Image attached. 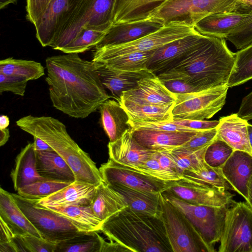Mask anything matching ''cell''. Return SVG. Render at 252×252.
<instances>
[{
  "label": "cell",
  "instance_id": "54",
  "mask_svg": "<svg viewBox=\"0 0 252 252\" xmlns=\"http://www.w3.org/2000/svg\"><path fill=\"white\" fill-rule=\"evenodd\" d=\"M236 114L247 121L252 120V91L243 98Z\"/></svg>",
  "mask_w": 252,
  "mask_h": 252
},
{
  "label": "cell",
  "instance_id": "26",
  "mask_svg": "<svg viewBox=\"0 0 252 252\" xmlns=\"http://www.w3.org/2000/svg\"><path fill=\"white\" fill-rule=\"evenodd\" d=\"M0 218L16 235H31L41 237L16 203L12 193L0 189Z\"/></svg>",
  "mask_w": 252,
  "mask_h": 252
},
{
  "label": "cell",
  "instance_id": "37",
  "mask_svg": "<svg viewBox=\"0 0 252 252\" xmlns=\"http://www.w3.org/2000/svg\"><path fill=\"white\" fill-rule=\"evenodd\" d=\"M0 73L15 75L28 80H36L45 74L40 63L9 57L0 61Z\"/></svg>",
  "mask_w": 252,
  "mask_h": 252
},
{
  "label": "cell",
  "instance_id": "35",
  "mask_svg": "<svg viewBox=\"0 0 252 252\" xmlns=\"http://www.w3.org/2000/svg\"><path fill=\"white\" fill-rule=\"evenodd\" d=\"M155 50L130 53L94 63L116 71H141L148 69V62Z\"/></svg>",
  "mask_w": 252,
  "mask_h": 252
},
{
  "label": "cell",
  "instance_id": "45",
  "mask_svg": "<svg viewBox=\"0 0 252 252\" xmlns=\"http://www.w3.org/2000/svg\"><path fill=\"white\" fill-rule=\"evenodd\" d=\"M131 130L146 129L175 132H198L188 127L178 125L171 121L135 122L129 120Z\"/></svg>",
  "mask_w": 252,
  "mask_h": 252
},
{
  "label": "cell",
  "instance_id": "9",
  "mask_svg": "<svg viewBox=\"0 0 252 252\" xmlns=\"http://www.w3.org/2000/svg\"><path fill=\"white\" fill-rule=\"evenodd\" d=\"M162 193L185 215L206 244L215 252L214 245L220 241L226 213L231 206L216 207L195 205Z\"/></svg>",
  "mask_w": 252,
  "mask_h": 252
},
{
  "label": "cell",
  "instance_id": "19",
  "mask_svg": "<svg viewBox=\"0 0 252 252\" xmlns=\"http://www.w3.org/2000/svg\"><path fill=\"white\" fill-rule=\"evenodd\" d=\"M221 170L232 189L246 200L248 185L252 177V154L246 151L234 150Z\"/></svg>",
  "mask_w": 252,
  "mask_h": 252
},
{
  "label": "cell",
  "instance_id": "1",
  "mask_svg": "<svg viewBox=\"0 0 252 252\" xmlns=\"http://www.w3.org/2000/svg\"><path fill=\"white\" fill-rule=\"evenodd\" d=\"M45 62L50 98L58 110L84 119L109 99L93 62L68 53L48 57Z\"/></svg>",
  "mask_w": 252,
  "mask_h": 252
},
{
  "label": "cell",
  "instance_id": "52",
  "mask_svg": "<svg viewBox=\"0 0 252 252\" xmlns=\"http://www.w3.org/2000/svg\"><path fill=\"white\" fill-rule=\"evenodd\" d=\"M173 122L181 126L189 127L197 131H202L216 128L219 124V120H196L173 118Z\"/></svg>",
  "mask_w": 252,
  "mask_h": 252
},
{
  "label": "cell",
  "instance_id": "11",
  "mask_svg": "<svg viewBox=\"0 0 252 252\" xmlns=\"http://www.w3.org/2000/svg\"><path fill=\"white\" fill-rule=\"evenodd\" d=\"M220 252H252V208L235 202L226 212Z\"/></svg>",
  "mask_w": 252,
  "mask_h": 252
},
{
  "label": "cell",
  "instance_id": "59",
  "mask_svg": "<svg viewBox=\"0 0 252 252\" xmlns=\"http://www.w3.org/2000/svg\"><path fill=\"white\" fill-rule=\"evenodd\" d=\"M8 128L0 129V146L4 145L8 141L9 138Z\"/></svg>",
  "mask_w": 252,
  "mask_h": 252
},
{
  "label": "cell",
  "instance_id": "55",
  "mask_svg": "<svg viewBox=\"0 0 252 252\" xmlns=\"http://www.w3.org/2000/svg\"><path fill=\"white\" fill-rule=\"evenodd\" d=\"M0 244L10 242L16 234L2 219L0 218Z\"/></svg>",
  "mask_w": 252,
  "mask_h": 252
},
{
  "label": "cell",
  "instance_id": "46",
  "mask_svg": "<svg viewBox=\"0 0 252 252\" xmlns=\"http://www.w3.org/2000/svg\"><path fill=\"white\" fill-rule=\"evenodd\" d=\"M250 13L226 38L237 49H242L252 44V12Z\"/></svg>",
  "mask_w": 252,
  "mask_h": 252
},
{
  "label": "cell",
  "instance_id": "18",
  "mask_svg": "<svg viewBox=\"0 0 252 252\" xmlns=\"http://www.w3.org/2000/svg\"><path fill=\"white\" fill-rule=\"evenodd\" d=\"M164 26L159 19H146L113 24L95 47L118 45L132 42L154 33Z\"/></svg>",
  "mask_w": 252,
  "mask_h": 252
},
{
  "label": "cell",
  "instance_id": "44",
  "mask_svg": "<svg viewBox=\"0 0 252 252\" xmlns=\"http://www.w3.org/2000/svg\"><path fill=\"white\" fill-rule=\"evenodd\" d=\"M155 152L141 165L136 167H127L163 181L171 182L182 179L178 174L171 172L162 167L155 156Z\"/></svg>",
  "mask_w": 252,
  "mask_h": 252
},
{
  "label": "cell",
  "instance_id": "42",
  "mask_svg": "<svg viewBox=\"0 0 252 252\" xmlns=\"http://www.w3.org/2000/svg\"><path fill=\"white\" fill-rule=\"evenodd\" d=\"M105 34V32L83 28L61 51L66 54L84 52L97 45Z\"/></svg>",
  "mask_w": 252,
  "mask_h": 252
},
{
  "label": "cell",
  "instance_id": "5",
  "mask_svg": "<svg viewBox=\"0 0 252 252\" xmlns=\"http://www.w3.org/2000/svg\"><path fill=\"white\" fill-rule=\"evenodd\" d=\"M115 0H81L51 46L61 51L83 28L106 32L113 25Z\"/></svg>",
  "mask_w": 252,
  "mask_h": 252
},
{
  "label": "cell",
  "instance_id": "33",
  "mask_svg": "<svg viewBox=\"0 0 252 252\" xmlns=\"http://www.w3.org/2000/svg\"><path fill=\"white\" fill-rule=\"evenodd\" d=\"M70 220L80 231H99L102 221L93 212L91 206L68 205L44 207Z\"/></svg>",
  "mask_w": 252,
  "mask_h": 252
},
{
  "label": "cell",
  "instance_id": "8",
  "mask_svg": "<svg viewBox=\"0 0 252 252\" xmlns=\"http://www.w3.org/2000/svg\"><path fill=\"white\" fill-rule=\"evenodd\" d=\"M18 206L42 238L58 243L82 232L66 218L37 204V200L12 193Z\"/></svg>",
  "mask_w": 252,
  "mask_h": 252
},
{
  "label": "cell",
  "instance_id": "22",
  "mask_svg": "<svg viewBox=\"0 0 252 252\" xmlns=\"http://www.w3.org/2000/svg\"><path fill=\"white\" fill-rule=\"evenodd\" d=\"M131 130L134 139L140 145L147 149L155 151H169L181 147L197 132L146 129Z\"/></svg>",
  "mask_w": 252,
  "mask_h": 252
},
{
  "label": "cell",
  "instance_id": "3",
  "mask_svg": "<svg viewBox=\"0 0 252 252\" xmlns=\"http://www.w3.org/2000/svg\"><path fill=\"white\" fill-rule=\"evenodd\" d=\"M234 61L235 53L224 39L206 36L189 57L168 70L199 92L227 85Z\"/></svg>",
  "mask_w": 252,
  "mask_h": 252
},
{
  "label": "cell",
  "instance_id": "4",
  "mask_svg": "<svg viewBox=\"0 0 252 252\" xmlns=\"http://www.w3.org/2000/svg\"><path fill=\"white\" fill-rule=\"evenodd\" d=\"M16 124L24 131L49 145L68 164L76 181L96 186L103 182L95 163L71 137L62 122L50 116L28 115Z\"/></svg>",
  "mask_w": 252,
  "mask_h": 252
},
{
  "label": "cell",
  "instance_id": "17",
  "mask_svg": "<svg viewBox=\"0 0 252 252\" xmlns=\"http://www.w3.org/2000/svg\"><path fill=\"white\" fill-rule=\"evenodd\" d=\"M176 95L170 92L155 74L144 77L134 88L124 92L120 100L139 105L166 106L175 103Z\"/></svg>",
  "mask_w": 252,
  "mask_h": 252
},
{
  "label": "cell",
  "instance_id": "2",
  "mask_svg": "<svg viewBox=\"0 0 252 252\" xmlns=\"http://www.w3.org/2000/svg\"><path fill=\"white\" fill-rule=\"evenodd\" d=\"M100 231L129 252H173L160 217L128 206L103 221Z\"/></svg>",
  "mask_w": 252,
  "mask_h": 252
},
{
  "label": "cell",
  "instance_id": "24",
  "mask_svg": "<svg viewBox=\"0 0 252 252\" xmlns=\"http://www.w3.org/2000/svg\"><path fill=\"white\" fill-rule=\"evenodd\" d=\"M94 63L102 85L118 101L124 92L136 87L139 80L154 74L148 69L135 72L116 71Z\"/></svg>",
  "mask_w": 252,
  "mask_h": 252
},
{
  "label": "cell",
  "instance_id": "50",
  "mask_svg": "<svg viewBox=\"0 0 252 252\" xmlns=\"http://www.w3.org/2000/svg\"><path fill=\"white\" fill-rule=\"evenodd\" d=\"M22 236L28 252H55L56 243L33 235Z\"/></svg>",
  "mask_w": 252,
  "mask_h": 252
},
{
  "label": "cell",
  "instance_id": "53",
  "mask_svg": "<svg viewBox=\"0 0 252 252\" xmlns=\"http://www.w3.org/2000/svg\"><path fill=\"white\" fill-rule=\"evenodd\" d=\"M155 156L162 167L168 171L178 174L182 176L179 169L168 155L167 151H156Z\"/></svg>",
  "mask_w": 252,
  "mask_h": 252
},
{
  "label": "cell",
  "instance_id": "20",
  "mask_svg": "<svg viewBox=\"0 0 252 252\" xmlns=\"http://www.w3.org/2000/svg\"><path fill=\"white\" fill-rule=\"evenodd\" d=\"M109 158L121 164L136 167L150 158L156 152L143 147L128 129L118 139L108 144Z\"/></svg>",
  "mask_w": 252,
  "mask_h": 252
},
{
  "label": "cell",
  "instance_id": "48",
  "mask_svg": "<svg viewBox=\"0 0 252 252\" xmlns=\"http://www.w3.org/2000/svg\"><path fill=\"white\" fill-rule=\"evenodd\" d=\"M217 128L199 131L181 147L189 151H197L209 146L217 137Z\"/></svg>",
  "mask_w": 252,
  "mask_h": 252
},
{
  "label": "cell",
  "instance_id": "27",
  "mask_svg": "<svg viewBox=\"0 0 252 252\" xmlns=\"http://www.w3.org/2000/svg\"><path fill=\"white\" fill-rule=\"evenodd\" d=\"M36 169L45 179L70 183L76 181L73 170L54 150L36 152Z\"/></svg>",
  "mask_w": 252,
  "mask_h": 252
},
{
  "label": "cell",
  "instance_id": "31",
  "mask_svg": "<svg viewBox=\"0 0 252 252\" xmlns=\"http://www.w3.org/2000/svg\"><path fill=\"white\" fill-rule=\"evenodd\" d=\"M90 206L102 222L128 206L123 195L103 182L97 186Z\"/></svg>",
  "mask_w": 252,
  "mask_h": 252
},
{
  "label": "cell",
  "instance_id": "58",
  "mask_svg": "<svg viewBox=\"0 0 252 252\" xmlns=\"http://www.w3.org/2000/svg\"><path fill=\"white\" fill-rule=\"evenodd\" d=\"M33 137L34 138V148L36 152L53 150L49 145L40 138L36 136H33Z\"/></svg>",
  "mask_w": 252,
  "mask_h": 252
},
{
  "label": "cell",
  "instance_id": "49",
  "mask_svg": "<svg viewBox=\"0 0 252 252\" xmlns=\"http://www.w3.org/2000/svg\"><path fill=\"white\" fill-rule=\"evenodd\" d=\"M157 76L166 88L174 94H183L197 92L193 86L181 78Z\"/></svg>",
  "mask_w": 252,
  "mask_h": 252
},
{
  "label": "cell",
  "instance_id": "61",
  "mask_svg": "<svg viewBox=\"0 0 252 252\" xmlns=\"http://www.w3.org/2000/svg\"><path fill=\"white\" fill-rule=\"evenodd\" d=\"M246 201L252 208V177L248 185V198Z\"/></svg>",
  "mask_w": 252,
  "mask_h": 252
},
{
  "label": "cell",
  "instance_id": "47",
  "mask_svg": "<svg viewBox=\"0 0 252 252\" xmlns=\"http://www.w3.org/2000/svg\"><path fill=\"white\" fill-rule=\"evenodd\" d=\"M28 81L21 77L0 73V93L10 92L23 96L25 94Z\"/></svg>",
  "mask_w": 252,
  "mask_h": 252
},
{
  "label": "cell",
  "instance_id": "15",
  "mask_svg": "<svg viewBox=\"0 0 252 252\" xmlns=\"http://www.w3.org/2000/svg\"><path fill=\"white\" fill-rule=\"evenodd\" d=\"M206 37L196 31L162 46L155 50L147 68L157 75L172 69L189 57Z\"/></svg>",
  "mask_w": 252,
  "mask_h": 252
},
{
  "label": "cell",
  "instance_id": "21",
  "mask_svg": "<svg viewBox=\"0 0 252 252\" xmlns=\"http://www.w3.org/2000/svg\"><path fill=\"white\" fill-rule=\"evenodd\" d=\"M97 186L89 183L75 181L54 193L37 200L41 206L68 205L90 206Z\"/></svg>",
  "mask_w": 252,
  "mask_h": 252
},
{
  "label": "cell",
  "instance_id": "16",
  "mask_svg": "<svg viewBox=\"0 0 252 252\" xmlns=\"http://www.w3.org/2000/svg\"><path fill=\"white\" fill-rule=\"evenodd\" d=\"M81 0H52L33 24L36 37L43 47L51 46Z\"/></svg>",
  "mask_w": 252,
  "mask_h": 252
},
{
  "label": "cell",
  "instance_id": "12",
  "mask_svg": "<svg viewBox=\"0 0 252 252\" xmlns=\"http://www.w3.org/2000/svg\"><path fill=\"white\" fill-rule=\"evenodd\" d=\"M227 85L202 91L175 94L173 118L204 120L213 117L225 103Z\"/></svg>",
  "mask_w": 252,
  "mask_h": 252
},
{
  "label": "cell",
  "instance_id": "36",
  "mask_svg": "<svg viewBox=\"0 0 252 252\" xmlns=\"http://www.w3.org/2000/svg\"><path fill=\"white\" fill-rule=\"evenodd\" d=\"M97 232H82L58 243L55 252H102L105 241Z\"/></svg>",
  "mask_w": 252,
  "mask_h": 252
},
{
  "label": "cell",
  "instance_id": "63",
  "mask_svg": "<svg viewBox=\"0 0 252 252\" xmlns=\"http://www.w3.org/2000/svg\"><path fill=\"white\" fill-rule=\"evenodd\" d=\"M248 132L250 144L252 148V125L249 123L248 124Z\"/></svg>",
  "mask_w": 252,
  "mask_h": 252
},
{
  "label": "cell",
  "instance_id": "14",
  "mask_svg": "<svg viewBox=\"0 0 252 252\" xmlns=\"http://www.w3.org/2000/svg\"><path fill=\"white\" fill-rule=\"evenodd\" d=\"M99 170L103 182L107 185L119 184L133 189L161 193L171 182L143 174L110 158L101 164Z\"/></svg>",
  "mask_w": 252,
  "mask_h": 252
},
{
  "label": "cell",
  "instance_id": "38",
  "mask_svg": "<svg viewBox=\"0 0 252 252\" xmlns=\"http://www.w3.org/2000/svg\"><path fill=\"white\" fill-rule=\"evenodd\" d=\"M182 179L222 190H228L230 188L221 168L212 167L206 163L197 171H184L182 173Z\"/></svg>",
  "mask_w": 252,
  "mask_h": 252
},
{
  "label": "cell",
  "instance_id": "56",
  "mask_svg": "<svg viewBox=\"0 0 252 252\" xmlns=\"http://www.w3.org/2000/svg\"><path fill=\"white\" fill-rule=\"evenodd\" d=\"M129 252V251L116 242L111 240L109 242H105L102 252Z\"/></svg>",
  "mask_w": 252,
  "mask_h": 252
},
{
  "label": "cell",
  "instance_id": "30",
  "mask_svg": "<svg viewBox=\"0 0 252 252\" xmlns=\"http://www.w3.org/2000/svg\"><path fill=\"white\" fill-rule=\"evenodd\" d=\"M166 0H115L113 24L146 19Z\"/></svg>",
  "mask_w": 252,
  "mask_h": 252
},
{
  "label": "cell",
  "instance_id": "28",
  "mask_svg": "<svg viewBox=\"0 0 252 252\" xmlns=\"http://www.w3.org/2000/svg\"><path fill=\"white\" fill-rule=\"evenodd\" d=\"M102 126L109 139L114 142L128 129L129 117L120 103L107 99L99 108Z\"/></svg>",
  "mask_w": 252,
  "mask_h": 252
},
{
  "label": "cell",
  "instance_id": "6",
  "mask_svg": "<svg viewBox=\"0 0 252 252\" xmlns=\"http://www.w3.org/2000/svg\"><path fill=\"white\" fill-rule=\"evenodd\" d=\"M238 0H166L150 15L164 25L180 23L194 27L210 15L236 11Z\"/></svg>",
  "mask_w": 252,
  "mask_h": 252
},
{
  "label": "cell",
  "instance_id": "13",
  "mask_svg": "<svg viewBox=\"0 0 252 252\" xmlns=\"http://www.w3.org/2000/svg\"><path fill=\"white\" fill-rule=\"evenodd\" d=\"M163 192L198 205L220 207L232 206L236 202L233 199L234 195L228 190H220L183 179L171 181Z\"/></svg>",
  "mask_w": 252,
  "mask_h": 252
},
{
  "label": "cell",
  "instance_id": "60",
  "mask_svg": "<svg viewBox=\"0 0 252 252\" xmlns=\"http://www.w3.org/2000/svg\"><path fill=\"white\" fill-rule=\"evenodd\" d=\"M9 125V119L6 115H1L0 117V129L6 128Z\"/></svg>",
  "mask_w": 252,
  "mask_h": 252
},
{
  "label": "cell",
  "instance_id": "23",
  "mask_svg": "<svg viewBox=\"0 0 252 252\" xmlns=\"http://www.w3.org/2000/svg\"><path fill=\"white\" fill-rule=\"evenodd\" d=\"M250 14L237 11L215 13L203 18L194 27L202 35L226 39Z\"/></svg>",
  "mask_w": 252,
  "mask_h": 252
},
{
  "label": "cell",
  "instance_id": "43",
  "mask_svg": "<svg viewBox=\"0 0 252 252\" xmlns=\"http://www.w3.org/2000/svg\"><path fill=\"white\" fill-rule=\"evenodd\" d=\"M234 151L225 141L217 136L206 150L205 161L212 167L221 168Z\"/></svg>",
  "mask_w": 252,
  "mask_h": 252
},
{
  "label": "cell",
  "instance_id": "40",
  "mask_svg": "<svg viewBox=\"0 0 252 252\" xmlns=\"http://www.w3.org/2000/svg\"><path fill=\"white\" fill-rule=\"evenodd\" d=\"M207 147L197 151H189L179 147L167 152L175 162L182 176L184 171H197L205 165L204 155Z\"/></svg>",
  "mask_w": 252,
  "mask_h": 252
},
{
  "label": "cell",
  "instance_id": "39",
  "mask_svg": "<svg viewBox=\"0 0 252 252\" xmlns=\"http://www.w3.org/2000/svg\"><path fill=\"white\" fill-rule=\"evenodd\" d=\"M252 79V44L235 53V61L227 84L228 88Z\"/></svg>",
  "mask_w": 252,
  "mask_h": 252
},
{
  "label": "cell",
  "instance_id": "51",
  "mask_svg": "<svg viewBox=\"0 0 252 252\" xmlns=\"http://www.w3.org/2000/svg\"><path fill=\"white\" fill-rule=\"evenodd\" d=\"M52 0H27L26 18L34 24L43 14Z\"/></svg>",
  "mask_w": 252,
  "mask_h": 252
},
{
  "label": "cell",
  "instance_id": "34",
  "mask_svg": "<svg viewBox=\"0 0 252 252\" xmlns=\"http://www.w3.org/2000/svg\"><path fill=\"white\" fill-rule=\"evenodd\" d=\"M126 111L130 121L158 122L173 119L172 110L174 104L166 106L139 105L128 101H119Z\"/></svg>",
  "mask_w": 252,
  "mask_h": 252
},
{
  "label": "cell",
  "instance_id": "25",
  "mask_svg": "<svg viewBox=\"0 0 252 252\" xmlns=\"http://www.w3.org/2000/svg\"><path fill=\"white\" fill-rule=\"evenodd\" d=\"M216 127L217 136L234 150L247 152L252 154L248 137L247 121L237 114L221 117Z\"/></svg>",
  "mask_w": 252,
  "mask_h": 252
},
{
  "label": "cell",
  "instance_id": "7",
  "mask_svg": "<svg viewBox=\"0 0 252 252\" xmlns=\"http://www.w3.org/2000/svg\"><path fill=\"white\" fill-rule=\"evenodd\" d=\"M159 217L173 252H213L185 215L160 194Z\"/></svg>",
  "mask_w": 252,
  "mask_h": 252
},
{
  "label": "cell",
  "instance_id": "62",
  "mask_svg": "<svg viewBox=\"0 0 252 252\" xmlns=\"http://www.w3.org/2000/svg\"><path fill=\"white\" fill-rule=\"evenodd\" d=\"M17 0H0V9H2L10 3H15Z\"/></svg>",
  "mask_w": 252,
  "mask_h": 252
},
{
  "label": "cell",
  "instance_id": "29",
  "mask_svg": "<svg viewBox=\"0 0 252 252\" xmlns=\"http://www.w3.org/2000/svg\"><path fill=\"white\" fill-rule=\"evenodd\" d=\"M10 176L16 191L27 185L45 179L36 169V151L33 143L27 144L17 155Z\"/></svg>",
  "mask_w": 252,
  "mask_h": 252
},
{
  "label": "cell",
  "instance_id": "10",
  "mask_svg": "<svg viewBox=\"0 0 252 252\" xmlns=\"http://www.w3.org/2000/svg\"><path fill=\"white\" fill-rule=\"evenodd\" d=\"M196 32L194 27L180 23H171L164 25L158 31L132 42L95 47L92 61L97 62L130 53L155 50Z\"/></svg>",
  "mask_w": 252,
  "mask_h": 252
},
{
  "label": "cell",
  "instance_id": "32",
  "mask_svg": "<svg viewBox=\"0 0 252 252\" xmlns=\"http://www.w3.org/2000/svg\"><path fill=\"white\" fill-rule=\"evenodd\" d=\"M108 186L121 194L131 209L144 214L159 217L160 193L133 189L119 184Z\"/></svg>",
  "mask_w": 252,
  "mask_h": 252
},
{
  "label": "cell",
  "instance_id": "41",
  "mask_svg": "<svg viewBox=\"0 0 252 252\" xmlns=\"http://www.w3.org/2000/svg\"><path fill=\"white\" fill-rule=\"evenodd\" d=\"M70 183L44 179L27 185L17 191L19 195L29 199L39 200L62 189Z\"/></svg>",
  "mask_w": 252,
  "mask_h": 252
},
{
  "label": "cell",
  "instance_id": "57",
  "mask_svg": "<svg viewBox=\"0 0 252 252\" xmlns=\"http://www.w3.org/2000/svg\"><path fill=\"white\" fill-rule=\"evenodd\" d=\"M236 11L250 13L252 12V0H238Z\"/></svg>",
  "mask_w": 252,
  "mask_h": 252
}]
</instances>
